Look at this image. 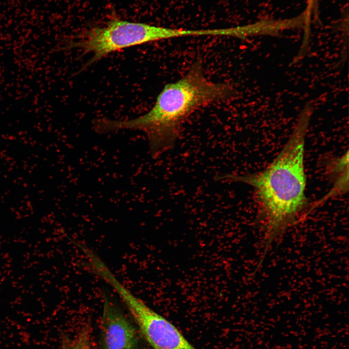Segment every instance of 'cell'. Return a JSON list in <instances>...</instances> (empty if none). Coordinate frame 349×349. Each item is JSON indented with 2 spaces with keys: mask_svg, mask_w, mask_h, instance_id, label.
I'll list each match as a JSON object with an SVG mask.
<instances>
[{
  "mask_svg": "<svg viewBox=\"0 0 349 349\" xmlns=\"http://www.w3.org/2000/svg\"><path fill=\"white\" fill-rule=\"evenodd\" d=\"M90 330L84 327L74 337L63 336L60 349H92Z\"/></svg>",
  "mask_w": 349,
  "mask_h": 349,
  "instance_id": "obj_7",
  "label": "cell"
},
{
  "mask_svg": "<svg viewBox=\"0 0 349 349\" xmlns=\"http://www.w3.org/2000/svg\"><path fill=\"white\" fill-rule=\"evenodd\" d=\"M166 27L131 22L118 18L105 25L86 30L77 40L68 44V48H77L92 56L83 69L103 57L118 50L142 44L167 39Z\"/></svg>",
  "mask_w": 349,
  "mask_h": 349,
  "instance_id": "obj_3",
  "label": "cell"
},
{
  "mask_svg": "<svg viewBox=\"0 0 349 349\" xmlns=\"http://www.w3.org/2000/svg\"><path fill=\"white\" fill-rule=\"evenodd\" d=\"M348 151L342 157L333 160L329 169L330 174L334 178L333 189L330 196L345 193L349 189V159Z\"/></svg>",
  "mask_w": 349,
  "mask_h": 349,
  "instance_id": "obj_6",
  "label": "cell"
},
{
  "mask_svg": "<svg viewBox=\"0 0 349 349\" xmlns=\"http://www.w3.org/2000/svg\"><path fill=\"white\" fill-rule=\"evenodd\" d=\"M317 0H307L306 10L303 13L304 16V26L306 29H309L312 14L315 8Z\"/></svg>",
  "mask_w": 349,
  "mask_h": 349,
  "instance_id": "obj_8",
  "label": "cell"
},
{
  "mask_svg": "<svg viewBox=\"0 0 349 349\" xmlns=\"http://www.w3.org/2000/svg\"><path fill=\"white\" fill-rule=\"evenodd\" d=\"M101 327V349H136L135 328L108 297L103 299Z\"/></svg>",
  "mask_w": 349,
  "mask_h": 349,
  "instance_id": "obj_5",
  "label": "cell"
},
{
  "mask_svg": "<svg viewBox=\"0 0 349 349\" xmlns=\"http://www.w3.org/2000/svg\"><path fill=\"white\" fill-rule=\"evenodd\" d=\"M153 349H196L169 321L154 311L121 283L113 288Z\"/></svg>",
  "mask_w": 349,
  "mask_h": 349,
  "instance_id": "obj_4",
  "label": "cell"
},
{
  "mask_svg": "<svg viewBox=\"0 0 349 349\" xmlns=\"http://www.w3.org/2000/svg\"><path fill=\"white\" fill-rule=\"evenodd\" d=\"M313 108L307 103L300 112L285 145L264 170L245 175L224 174L217 179L252 186L260 205L259 220L264 232L263 259L271 245L302 219L306 205L304 155L305 139Z\"/></svg>",
  "mask_w": 349,
  "mask_h": 349,
  "instance_id": "obj_1",
  "label": "cell"
},
{
  "mask_svg": "<svg viewBox=\"0 0 349 349\" xmlns=\"http://www.w3.org/2000/svg\"><path fill=\"white\" fill-rule=\"evenodd\" d=\"M237 95L229 84L208 79L202 62L197 61L182 78L165 85L146 113L124 121L96 119L93 128L99 134L122 129L142 131L147 137L151 156L156 159L174 146L184 124L194 111L210 104L229 101Z\"/></svg>",
  "mask_w": 349,
  "mask_h": 349,
  "instance_id": "obj_2",
  "label": "cell"
}]
</instances>
